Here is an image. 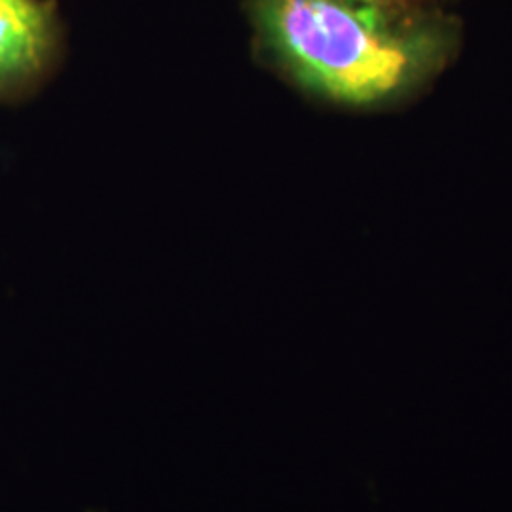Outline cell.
Masks as SVG:
<instances>
[{"instance_id": "1", "label": "cell", "mask_w": 512, "mask_h": 512, "mask_svg": "<svg viewBox=\"0 0 512 512\" xmlns=\"http://www.w3.org/2000/svg\"><path fill=\"white\" fill-rule=\"evenodd\" d=\"M255 18L300 84L359 107L416 92L458 44L452 18L421 0H255Z\"/></svg>"}, {"instance_id": "2", "label": "cell", "mask_w": 512, "mask_h": 512, "mask_svg": "<svg viewBox=\"0 0 512 512\" xmlns=\"http://www.w3.org/2000/svg\"><path fill=\"white\" fill-rule=\"evenodd\" d=\"M54 40L52 14L40 0H0V88L37 73Z\"/></svg>"}]
</instances>
